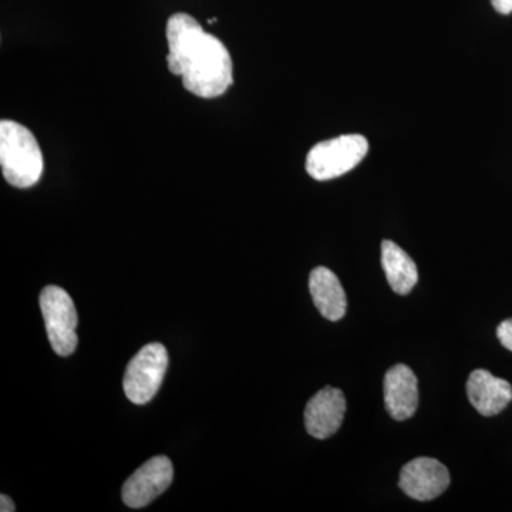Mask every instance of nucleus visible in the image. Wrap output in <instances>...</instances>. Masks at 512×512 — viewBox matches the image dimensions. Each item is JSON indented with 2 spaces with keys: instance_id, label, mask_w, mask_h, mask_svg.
<instances>
[{
  "instance_id": "39448f33",
  "label": "nucleus",
  "mask_w": 512,
  "mask_h": 512,
  "mask_svg": "<svg viewBox=\"0 0 512 512\" xmlns=\"http://www.w3.org/2000/svg\"><path fill=\"white\" fill-rule=\"evenodd\" d=\"M168 352L161 343L144 346L130 360L124 375L123 389L134 404H147L160 390L167 373Z\"/></svg>"
},
{
  "instance_id": "9b49d317",
  "label": "nucleus",
  "mask_w": 512,
  "mask_h": 512,
  "mask_svg": "<svg viewBox=\"0 0 512 512\" xmlns=\"http://www.w3.org/2000/svg\"><path fill=\"white\" fill-rule=\"evenodd\" d=\"M309 291L323 318L330 322H338L345 316L348 308L345 289L340 284L338 276L330 269L325 266L313 269L309 276Z\"/></svg>"
},
{
  "instance_id": "2eb2a0df",
  "label": "nucleus",
  "mask_w": 512,
  "mask_h": 512,
  "mask_svg": "<svg viewBox=\"0 0 512 512\" xmlns=\"http://www.w3.org/2000/svg\"><path fill=\"white\" fill-rule=\"evenodd\" d=\"M0 511L13 512L16 511V505L10 500L9 495H0Z\"/></svg>"
},
{
  "instance_id": "9d476101",
  "label": "nucleus",
  "mask_w": 512,
  "mask_h": 512,
  "mask_svg": "<svg viewBox=\"0 0 512 512\" xmlns=\"http://www.w3.org/2000/svg\"><path fill=\"white\" fill-rule=\"evenodd\" d=\"M467 396L481 416H497L512 402V386L488 370L477 369L468 377Z\"/></svg>"
},
{
  "instance_id": "6e6552de",
  "label": "nucleus",
  "mask_w": 512,
  "mask_h": 512,
  "mask_svg": "<svg viewBox=\"0 0 512 512\" xmlns=\"http://www.w3.org/2000/svg\"><path fill=\"white\" fill-rule=\"evenodd\" d=\"M345 414V394L335 387H325L306 404V430L315 439H329L342 426Z\"/></svg>"
},
{
  "instance_id": "4468645a",
  "label": "nucleus",
  "mask_w": 512,
  "mask_h": 512,
  "mask_svg": "<svg viewBox=\"0 0 512 512\" xmlns=\"http://www.w3.org/2000/svg\"><path fill=\"white\" fill-rule=\"evenodd\" d=\"M494 9L501 15H510L512 13V0H491Z\"/></svg>"
},
{
  "instance_id": "0eeeda50",
  "label": "nucleus",
  "mask_w": 512,
  "mask_h": 512,
  "mask_svg": "<svg viewBox=\"0 0 512 512\" xmlns=\"http://www.w3.org/2000/svg\"><path fill=\"white\" fill-rule=\"evenodd\" d=\"M450 485L447 467L434 458L420 457L402 468L399 487L417 501H431L440 497Z\"/></svg>"
},
{
  "instance_id": "7ed1b4c3",
  "label": "nucleus",
  "mask_w": 512,
  "mask_h": 512,
  "mask_svg": "<svg viewBox=\"0 0 512 512\" xmlns=\"http://www.w3.org/2000/svg\"><path fill=\"white\" fill-rule=\"evenodd\" d=\"M369 151L366 137L346 134L322 141L309 151L306 171L316 181H329L342 177L362 163Z\"/></svg>"
},
{
  "instance_id": "f257e3e1",
  "label": "nucleus",
  "mask_w": 512,
  "mask_h": 512,
  "mask_svg": "<svg viewBox=\"0 0 512 512\" xmlns=\"http://www.w3.org/2000/svg\"><path fill=\"white\" fill-rule=\"evenodd\" d=\"M170 72L183 79L185 90L215 99L234 83V66L227 47L187 13H175L167 23Z\"/></svg>"
},
{
  "instance_id": "f03ea898",
  "label": "nucleus",
  "mask_w": 512,
  "mask_h": 512,
  "mask_svg": "<svg viewBox=\"0 0 512 512\" xmlns=\"http://www.w3.org/2000/svg\"><path fill=\"white\" fill-rule=\"evenodd\" d=\"M0 167L16 188L33 187L43 173V156L32 131L12 120L0 123Z\"/></svg>"
},
{
  "instance_id": "20e7f679",
  "label": "nucleus",
  "mask_w": 512,
  "mask_h": 512,
  "mask_svg": "<svg viewBox=\"0 0 512 512\" xmlns=\"http://www.w3.org/2000/svg\"><path fill=\"white\" fill-rule=\"evenodd\" d=\"M40 309L45 319L47 338L59 356H70L77 348V312L69 293L59 286H46L40 293Z\"/></svg>"
},
{
  "instance_id": "f8f14e48",
  "label": "nucleus",
  "mask_w": 512,
  "mask_h": 512,
  "mask_svg": "<svg viewBox=\"0 0 512 512\" xmlns=\"http://www.w3.org/2000/svg\"><path fill=\"white\" fill-rule=\"evenodd\" d=\"M382 265L390 288L399 295L412 292L419 282V271L406 251L393 241L382 242Z\"/></svg>"
},
{
  "instance_id": "ddd939ff",
  "label": "nucleus",
  "mask_w": 512,
  "mask_h": 512,
  "mask_svg": "<svg viewBox=\"0 0 512 512\" xmlns=\"http://www.w3.org/2000/svg\"><path fill=\"white\" fill-rule=\"evenodd\" d=\"M497 336L501 345L512 352V319L504 320L497 329Z\"/></svg>"
},
{
  "instance_id": "1a4fd4ad",
  "label": "nucleus",
  "mask_w": 512,
  "mask_h": 512,
  "mask_svg": "<svg viewBox=\"0 0 512 512\" xmlns=\"http://www.w3.org/2000/svg\"><path fill=\"white\" fill-rule=\"evenodd\" d=\"M384 404L392 419H410L419 407V382L406 365L393 366L384 376Z\"/></svg>"
},
{
  "instance_id": "423d86ee",
  "label": "nucleus",
  "mask_w": 512,
  "mask_h": 512,
  "mask_svg": "<svg viewBox=\"0 0 512 512\" xmlns=\"http://www.w3.org/2000/svg\"><path fill=\"white\" fill-rule=\"evenodd\" d=\"M174 468L171 460L157 456L148 460L131 474L123 485L124 504L130 508H143L153 503L173 483Z\"/></svg>"
}]
</instances>
